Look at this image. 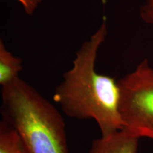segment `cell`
Returning a JSON list of instances; mask_svg holds the SVG:
<instances>
[{
  "mask_svg": "<svg viewBox=\"0 0 153 153\" xmlns=\"http://www.w3.org/2000/svg\"><path fill=\"white\" fill-rule=\"evenodd\" d=\"M118 83L123 129L139 138L153 140V67L144 59Z\"/></svg>",
  "mask_w": 153,
  "mask_h": 153,
  "instance_id": "cell-3",
  "label": "cell"
},
{
  "mask_svg": "<svg viewBox=\"0 0 153 153\" xmlns=\"http://www.w3.org/2000/svg\"><path fill=\"white\" fill-rule=\"evenodd\" d=\"M107 34L106 18L104 17L97 30L77 50L72 67L63 74L53 94V100L67 116L95 120L101 136L123 129L118 81L96 70L97 55Z\"/></svg>",
  "mask_w": 153,
  "mask_h": 153,
  "instance_id": "cell-1",
  "label": "cell"
},
{
  "mask_svg": "<svg viewBox=\"0 0 153 153\" xmlns=\"http://www.w3.org/2000/svg\"><path fill=\"white\" fill-rule=\"evenodd\" d=\"M140 16L145 24L153 26V0H145L140 8Z\"/></svg>",
  "mask_w": 153,
  "mask_h": 153,
  "instance_id": "cell-7",
  "label": "cell"
},
{
  "mask_svg": "<svg viewBox=\"0 0 153 153\" xmlns=\"http://www.w3.org/2000/svg\"><path fill=\"white\" fill-rule=\"evenodd\" d=\"M23 61L14 56L6 48L3 40H0V85L1 87L19 77L22 70Z\"/></svg>",
  "mask_w": 153,
  "mask_h": 153,
  "instance_id": "cell-5",
  "label": "cell"
},
{
  "mask_svg": "<svg viewBox=\"0 0 153 153\" xmlns=\"http://www.w3.org/2000/svg\"><path fill=\"white\" fill-rule=\"evenodd\" d=\"M1 113L20 134L28 153H68L62 115L20 77L2 87Z\"/></svg>",
  "mask_w": 153,
  "mask_h": 153,
  "instance_id": "cell-2",
  "label": "cell"
},
{
  "mask_svg": "<svg viewBox=\"0 0 153 153\" xmlns=\"http://www.w3.org/2000/svg\"><path fill=\"white\" fill-rule=\"evenodd\" d=\"M0 153H28L19 132L4 120L0 122Z\"/></svg>",
  "mask_w": 153,
  "mask_h": 153,
  "instance_id": "cell-6",
  "label": "cell"
},
{
  "mask_svg": "<svg viewBox=\"0 0 153 153\" xmlns=\"http://www.w3.org/2000/svg\"><path fill=\"white\" fill-rule=\"evenodd\" d=\"M139 137L122 129L96 139L89 153H137Z\"/></svg>",
  "mask_w": 153,
  "mask_h": 153,
  "instance_id": "cell-4",
  "label": "cell"
},
{
  "mask_svg": "<svg viewBox=\"0 0 153 153\" xmlns=\"http://www.w3.org/2000/svg\"><path fill=\"white\" fill-rule=\"evenodd\" d=\"M21 4L26 14L31 16L37 10L43 0H16Z\"/></svg>",
  "mask_w": 153,
  "mask_h": 153,
  "instance_id": "cell-8",
  "label": "cell"
}]
</instances>
